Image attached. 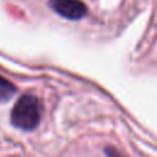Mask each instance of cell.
I'll return each instance as SVG.
<instances>
[{
	"mask_svg": "<svg viewBox=\"0 0 157 157\" xmlns=\"http://www.w3.org/2000/svg\"><path fill=\"white\" fill-rule=\"evenodd\" d=\"M40 119V104L32 94L22 96L13 105L11 112L12 124L22 130L34 129Z\"/></svg>",
	"mask_w": 157,
	"mask_h": 157,
	"instance_id": "obj_1",
	"label": "cell"
},
{
	"mask_svg": "<svg viewBox=\"0 0 157 157\" xmlns=\"http://www.w3.org/2000/svg\"><path fill=\"white\" fill-rule=\"evenodd\" d=\"M50 6L56 13L69 20H78L87 11L80 0H50Z\"/></svg>",
	"mask_w": 157,
	"mask_h": 157,
	"instance_id": "obj_2",
	"label": "cell"
},
{
	"mask_svg": "<svg viewBox=\"0 0 157 157\" xmlns=\"http://www.w3.org/2000/svg\"><path fill=\"white\" fill-rule=\"evenodd\" d=\"M15 92V87L0 76V101H7Z\"/></svg>",
	"mask_w": 157,
	"mask_h": 157,
	"instance_id": "obj_3",
	"label": "cell"
}]
</instances>
